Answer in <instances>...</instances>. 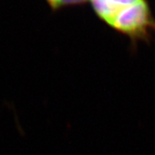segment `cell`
<instances>
[{"label":"cell","instance_id":"6da1fadb","mask_svg":"<svg viewBox=\"0 0 155 155\" xmlns=\"http://www.w3.org/2000/svg\"><path fill=\"white\" fill-rule=\"evenodd\" d=\"M143 0H90L93 10L108 25L118 12Z\"/></svg>","mask_w":155,"mask_h":155},{"label":"cell","instance_id":"7a4b0ae2","mask_svg":"<svg viewBox=\"0 0 155 155\" xmlns=\"http://www.w3.org/2000/svg\"><path fill=\"white\" fill-rule=\"evenodd\" d=\"M47 1L53 9L56 10V9H59L62 6L84 4L87 0H47Z\"/></svg>","mask_w":155,"mask_h":155}]
</instances>
